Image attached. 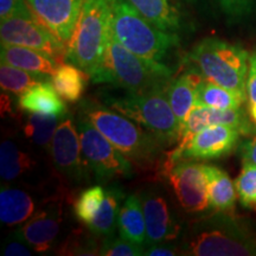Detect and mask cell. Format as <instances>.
<instances>
[{
  "label": "cell",
  "instance_id": "d590c367",
  "mask_svg": "<svg viewBox=\"0 0 256 256\" xmlns=\"http://www.w3.org/2000/svg\"><path fill=\"white\" fill-rule=\"evenodd\" d=\"M32 14L26 0H0V19Z\"/></svg>",
  "mask_w": 256,
  "mask_h": 256
},
{
  "label": "cell",
  "instance_id": "d6986e66",
  "mask_svg": "<svg viewBox=\"0 0 256 256\" xmlns=\"http://www.w3.org/2000/svg\"><path fill=\"white\" fill-rule=\"evenodd\" d=\"M0 58L2 62L10 66H17L26 72L34 74H44L51 76L55 72L58 60L43 51L30 49V48L11 46L2 43L0 48Z\"/></svg>",
  "mask_w": 256,
  "mask_h": 256
},
{
  "label": "cell",
  "instance_id": "7a4b0ae2",
  "mask_svg": "<svg viewBox=\"0 0 256 256\" xmlns=\"http://www.w3.org/2000/svg\"><path fill=\"white\" fill-rule=\"evenodd\" d=\"M78 113L84 115L122 154L140 168L160 166L165 158L162 144L139 124L98 101L81 100Z\"/></svg>",
  "mask_w": 256,
  "mask_h": 256
},
{
  "label": "cell",
  "instance_id": "74e56055",
  "mask_svg": "<svg viewBox=\"0 0 256 256\" xmlns=\"http://www.w3.org/2000/svg\"><path fill=\"white\" fill-rule=\"evenodd\" d=\"M179 247L172 246L170 242L154 243L145 247V254L148 256H174L179 254Z\"/></svg>",
  "mask_w": 256,
  "mask_h": 256
},
{
  "label": "cell",
  "instance_id": "ba28073f",
  "mask_svg": "<svg viewBox=\"0 0 256 256\" xmlns=\"http://www.w3.org/2000/svg\"><path fill=\"white\" fill-rule=\"evenodd\" d=\"M76 127L82 153L95 178L101 183L133 174V162L127 159L84 115L78 113Z\"/></svg>",
  "mask_w": 256,
  "mask_h": 256
},
{
  "label": "cell",
  "instance_id": "8992f818",
  "mask_svg": "<svg viewBox=\"0 0 256 256\" xmlns=\"http://www.w3.org/2000/svg\"><path fill=\"white\" fill-rule=\"evenodd\" d=\"M250 54L236 43L220 38H204L190 50L185 62L208 81L247 95Z\"/></svg>",
  "mask_w": 256,
  "mask_h": 256
},
{
  "label": "cell",
  "instance_id": "83f0119b",
  "mask_svg": "<svg viewBox=\"0 0 256 256\" xmlns=\"http://www.w3.org/2000/svg\"><path fill=\"white\" fill-rule=\"evenodd\" d=\"M51 80V76L44 74H34L26 70L10 66L2 62L0 66V86L2 90L12 92L16 95H22L34 86L40 84Z\"/></svg>",
  "mask_w": 256,
  "mask_h": 256
},
{
  "label": "cell",
  "instance_id": "44dd1931",
  "mask_svg": "<svg viewBox=\"0 0 256 256\" xmlns=\"http://www.w3.org/2000/svg\"><path fill=\"white\" fill-rule=\"evenodd\" d=\"M34 198L22 188L4 186L0 190V220L8 226L26 222L34 214Z\"/></svg>",
  "mask_w": 256,
  "mask_h": 256
},
{
  "label": "cell",
  "instance_id": "8d00e7d4",
  "mask_svg": "<svg viewBox=\"0 0 256 256\" xmlns=\"http://www.w3.org/2000/svg\"><path fill=\"white\" fill-rule=\"evenodd\" d=\"M238 144V153L242 162L256 165V130Z\"/></svg>",
  "mask_w": 256,
  "mask_h": 256
},
{
  "label": "cell",
  "instance_id": "cb8c5ba5",
  "mask_svg": "<svg viewBox=\"0 0 256 256\" xmlns=\"http://www.w3.org/2000/svg\"><path fill=\"white\" fill-rule=\"evenodd\" d=\"M209 190L210 209L222 212H232L238 200L235 182L222 168L206 164Z\"/></svg>",
  "mask_w": 256,
  "mask_h": 256
},
{
  "label": "cell",
  "instance_id": "4dcf8cb0",
  "mask_svg": "<svg viewBox=\"0 0 256 256\" xmlns=\"http://www.w3.org/2000/svg\"><path fill=\"white\" fill-rule=\"evenodd\" d=\"M238 198L246 209L256 211V165L242 162V168L235 180Z\"/></svg>",
  "mask_w": 256,
  "mask_h": 256
},
{
  "label": "cell",
  "instance_id": "7c38bea8",
  "mask_svg": "<svg viewBox=\"0 0 256 256\" xmlns=\"http://www.w3.org/2000/svg\"><path fill=\"white\" fill-rule=\"evenodd\" d=\"M0 38L4 44L30 48L49 54L57 60H64L66 44L40 24L34 14L2 19Z\"/></svg>",
  "mask_w": 256,
  "mask_h": 256
},
{
  "label": "cell",
  "instance_id": "ac0fdd59",
  "mask_svg": "<svg viewBox=\"0 0 256 256\" xmlns=\"http://www.w3.org/2000/svg\"><path fill=\"white\" fill-rule=\"evenodd\" d=\"M154 26L179 34L183 28V14L176 0H127Z\"/></svg>",
  "mask_w": 256,
  "mask_h": 256
},
{
  "label": "cell",
  "instance_id": "603a6c76",
  "mask_svg": "<svg viewBox=\"0 0 256 256\" xmlns=\"http://www.w3.org/2000/svg\"><path fill=\"white\" fill-rule=\"evenodd\" d=\"M89 80L90 78L87 72L75 64L64 60L57 66L50 81L63 101L78 104L82 100Z\"/></svg>",
  "mask_w": 256,
  "mask_h": 256
},
{
  "label": "cell",
  "instance_id": "3957f363",
  "mask_svg": "<svg viewBox=\"0 0 256 256\" xmlns=\"http://www.w3.org/2000/svg\"><path fill=\"white\" fill-rule=\"evenodd\" d=\"M112 30V28H110ZM174 70L166 63L152 62L124 48L112 34L104 63L92 78L94 83H107L130 92H166Z\"/></svg>",
  "mask_w": 256,
  "mask_h": 256
},
{
  "label": "cell",
  "instance_id": "ffe728a7",
  "mask_svg": "<svg viewBox=\"0 0 256 256\" xmlns=\"http://www.w3.org/2000/svg\"><path fill=\"white\" fill-rule=\"evenodd\" d=\"M60 98L54 86L46 81L34 86L24 94L19 95L18 106L26 113H40L62 118L68 114V108Z\"/></svg>",
  "mask_w": 256,
  "mask_h": 256
},
{
  "label": "cell",
  "instance_id": "52a82bcc",
  "mask_svg": "<svg viewBox=\"0 0 256 256\" xmlns=\"http://www.w3.org/2000/svg\"><path fill=\"white\" fill-rule=\"evenodd\" d=\"M104 102L154 134L164 146L177 145L180 139V128L166 92H107L104 95Z\"/></svg>",
  "mask_w": 256,
  "mask_h": 256
},
{
  "label": "cell",
  "instance_id": "d4e9b609",
  "mask_svg": "<svg viewBox=\"0 0 256 256\" xmlns=\"http://www.w3.org/2000/svg\"><path fill=\"white\" fill-rule=\"evenodd\" d=\"M34 160L12 140H2L0 145V176L5 182H14L34 170Z\"/></svg>",
  "mask_w": 256,
  "mask_h": 256
},
{
  "label": "cell",
  "instance_id": "f35d334b",
  "mask_svg": "<svg viewBox=\"0 0 256 256\" xmlns=\"http://www.w3.org/2000/svg\"><path fill=\"white\" fill-rule=\"evenodd\" d=\"M2 254L6 256H30L32 255V249L22 242L20 240L10 241L2 249Z\"/></svg>",
  "mask_w": 256,
  "mask_h": 256
},
{
  "label": "cell",
  "instance_id": "7402d4cb",
  "mask_svg": "<svg viewBox=\"0 0 256 256\" xmlns=\"http://www.w3.org/2000/svg\"><path fill=\"white\" fill-rule=\"evenodd\" d=\"M116 226L121 238L146 247V222L140 196L130 194L124 200L118 214Z\"/></svg>",
  "mask_w": 256,
  "mask_h": 256
},
{
  "label": "cell",
  "instance_id": "2e32d148",
  "mask_svg": "<svg viewBox=\"0 0 256 256\" xmlns=\"http://www.w3.org/2000/svg\"><path fill=\"white\" fill-rule=\"evenodd\" d=\"M62 226V208L60 204H46L34 214L25 224L16 230V238L28 244L32 250H51L57 241Z\"/></svg>",
  "mask_w": 256,
  "mask_h": 256
},
{
  "label": "cell",
  "instance_id": "9c48e42d",
  "mask_svg": "<svg viewBox=\"0 0 256 256\" xmlns=\"http://www.w3.org/2000/svg\"><path fill=\"white\" fill-rule=\"evenodd\" d=\"M160 174L168 179L185 212L200 214L210 209L206 164L194 160H180L162 168Z\"/></svg>",
  "mask_w": 256,
  "mask_h": 256
},
{
  "label": "cell",
  "instance_id": "5bb4252c",
  "mask_svg": "<svg viewBox=\"0 0 256 256\" xmlns=\"http://www.w3.org/2000/svg\"><path fill=\"white\" fill-rule=\"evenodd\" d=\"M226 124L241 130L243 136H248L256 130V124L249 118L248 112L243 108L238 110H216L208 106L196 104L192 108L185 121L180 139L177 144L178 148L185 146L194 134L210 126Z\"/></svg>",
  "mask_w": 256,
  "mask_h": 256
},
{
  "label": "cell",
  "instance_id": "6da1fadb",
  "mask_svg": "<svg viewBox=\"0 0 256 256\" xmlns=\"http://www.w3.org/2000/svg\"><path fill=\"white\" fill-rule=\"evenodd\" d=\"M178 247L188 256H256V230L232 212L214 211L188 224Z\"/></svg>",
  "mask_w": 256,
  "mask_h": 256
},
{
  "label": "cell",
  "instance_id": "277c9868",
  "mask_svg": "<svg viewBox=\"0 0 256 256\" xmlns=\"http://www.w3.org/2000/svg\"><path fill=\"white\" fill-rule=\"evenodd\" d=\"M110 28L114 37L136 55L152 62L165 63L178 48V34L166 32L144 18L127 0H110Z\"/></svg>",
  "mask_w": 256,
  "mask_h": 256
},
{
  "label": "cell",
  "instance_id": "836d02e7",
  "mask_svg": "<svg viewBox=\"0 0 256 256\" xmlns=\"http://www.w3.org/2000/svg\"><path fill=\"white\" fill-rule=\"evenodd\" d=\"M223 14L232 23L252 17L256 11V0H217Z\"/></svg>",
  "mask_w": 256,
  "mask_h": 256
},
{
  "label": "cell",
  "instance_id": "5b68a950",
  "mask_svg": "<svg viewBox=\"0 0 256 256\" xmlns=\"http://www.w3.org/2000/svg\"><path fill=\"white\" fill-rule=\"evenodd\" d=\"M110 31V0H84L64 60L78 66L92 80L104 63Z\"/></svg>",
  "mask_w": 256,
  "mask_h": 256
},
{
  "label": "cell",
  "instance_id": "f1b7e54d",
  "mask_svg": "<svg viewBox=\"0 0 256 256\" xmlns=\"http://www.w3.org/2000/svg\"><path fill=\"white\" fill-rule=\"evenodd\" d=\"M60 118L55 115L30 113L24 122V136L34 145L48 148L51 145Z\"/></svg>",
  "mask_w": 256,
  "mask_h": 256
},
{
  "label": "cell",
  "instance_id": "f546056e",
  "mask_svg": "<svg viewBox=\"0 0 256 256\" xmlns=\"http://www.w3.org/2000/svg\"><path fill=\"white\" fill-rule=\"evenodd\" d=\"M106 190L101 185L86 188L80 194L74 203V214L78 222L88 226L100 209L102 200L104 198Z\"/></svg>",
  "mask_w": 256,
  "mask_h": 256
},
{
  "label": "cell",
  "instance_id": "4316f807",
  "mask_svg": "<svg viewBox=\"0 0 256 256\" xmlns=\"http://www.w3.org/2000/svg\"><path fill=\"white\" fill-rule=\"evenodd\" d=\"M246 102H247V95L222 87L204 78V81L198 87L194 106H208L216 110H238L242 108Z\"/></svg>",
  "mask_w": 256,
  "mask_h": 256
},
{
  "label": "cell",
  "instance_id": "d6a6232c",
  "mask_svg": "<svg viewBox=\"0 0 256 256\" xmlns=\"http://www.w3.org/2000/svg\"><path fill=\"white\" fill-rule=\"evenodd\" d=\"M145 254V247L138 246L124 238L115 235L104 238L100 246L101 256H140Z\"/></svg>",
  "mask_w": 256,
  "mask_h": 256
},
{
  "label": "cell",
  "instance_id": "4fadbf2b",
  "mask_svg": "<svg viewBox=\"0 0 256 256\" xmlns=\"http://www.w3.org/2000/svg\"><path fill=\"white\" fill-rule=\"evenodd\" d=\"M146 222V247L154 243L171 242L182 235V226L172 212L164 191L150 188L140 194Z\"/></svg>",
  "mask_w": 256,
  "mask_h": 256
},
{
  "label": "cell",
  "instance_id": "e575fe53",
  "mask_svg": "<svg viewBox=\"0 0 256 256\" xmlns=\"http://www.w3.org/2000/svg\"><path fill=\"white\" fill-rule=\"evenodd\" d=\"M247 112L250 120L256 124V50L250 54L247 78Z\"/></svg>",
  "mask_w": 256,
  "mask_h": 256
},
{
  "label": "cell",
  "instance_id": "e0dca14e",
  "mask_svg": "<svg viewBox=\"0 0 256 256\" xmlns=\"http://www.w3.org/2000/svg\"><path fill=\"white\" fill-rule=\"evenodd\" d=\"M203 81L204 78L202 74L190 64H186V70L170 82L166 90V98L178 120L180 134L186 118L196 104L198 87Z\"/></svg>",
  "mask_w": 256,
  "mask_h": 256
},
{
  "label": "cell",
  "instance_id": "9a60e30c",
  "mask_svg": "<svg viewBox=\"0 0 256 256\" xmlns=\"http://www.w3.org/2000/svg\"><path fill=\"white\" fill-rule=\"evenodd\" d=\"M28 8L40 24L66 46L84 0H26Z\"/></svg>",
  "mask_w": 256,
  "mask_h": 256
},
{
  "label": "cell",
  "instance_id": "1f68e13d",
  "mask_svg": "<svg viewBox=\"0 0 256 256\" xmlns=\"http://www.w3.org/2000/svg\"><path fill=\"white\" fill-rule=\"evenodd\" d=\"M98 236L83 230L74 232L68 236L58 249V254L62 255H100V247H98L96 238Z\"/></svg>",
  "mask_w": 256,
  "mask_h": 256
},
{
  "label": "cell",
  "instance_id": "30bf717a",
  "mask_svg": "<svg viewBox=\"0 0 256 256\" xmlns=\"http://www.w3.org/2000/svg\"><path fill=\"white\" fill-rule=\"evenodd\" d=\"M243 136L238 128L216 124L200 130L194 134L185 146L174 147L165 156L160 168L170 166L180 160H211L228 156L236 147Z\"/></svg>",
  "mask_w": 256,
  "mask_h": 256
},
{
  "label": "cell",
  "instance_id": "484cf974",
  "mask_svg": "<svg viewBox=\"0 0 256 256\" xmlns=\"http://www.w3.org/2000/svg\"><path fill=\"white\" fill-rule=\"evenodd\" d=\"M124 192L116 186L106 188L104 198L92 222L87 226L98 238H107L114 235L116 228L118 214H119L121 200H124Z\"/></svg>",
  "mask_w": 256,
  "mask_h": 256
},
{
  "label": "cell",
  "instance_id": "8fae6325",
  "mask_svg": "<svg viewBox=\"0 0 256 256\" xmlns=\"http://www.w3.org/2000/svg\"><path fill=\"white\" fill-rule=\"evenodd\" d=\"M50 152L56 168L69 183L82 184L88 180L92 170L82 153L76 121L72 114L60 118L51 140Z\"/></svg>",
  "mask_w": 256,
  "mask_h": 256
}]
</instances>
